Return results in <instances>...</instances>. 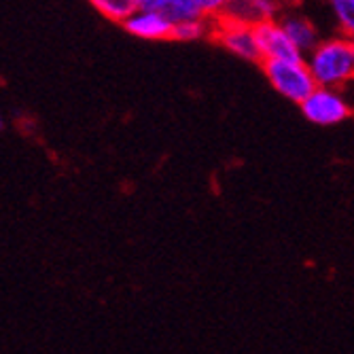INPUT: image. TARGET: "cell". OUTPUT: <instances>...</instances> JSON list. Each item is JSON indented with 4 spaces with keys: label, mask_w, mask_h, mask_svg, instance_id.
I'll list each match as a JSON object with an SVG mask.
<instances>
[{
    "label": "cell",
    "mask_w": 354,
    "mask_h": 354,
    "mask_svg": "<svg viewBox=\"0 0 354 354\" xmlns=\"http://www.w3.org/2000/svg\"><path fill=\"white\" fill-rule=\"evenodd\" d=\"M306 64L316 81V87L346 89L354 83V41L331 37L316 45L306 55Z\"/></svg>",
    "instance_id": "6da1fadb"
},
{
    "label": "cell",
    "mask_w": 354,
    "mask_h": 354,
    "mask_svg": "<svg viewBox=\"0 0 354 354\" xmlns=\"http://www.w3.org/2000/svg\"><path fill=\"white\" fill-rule=\"evenodd\" d=\"M263 73L270 85L295 104H304L310 98V93L316 89V81L308 68L306 57L293 62H261Z\"/></svg>",
    "instance_id": "7a4b0ae2"
},
{
    "label": "cell",
    "mask_w": 354,
    "mask_h": 354,
    "mask_svg": "<svg viewBox=\"0 0 354 354\" xmlns=\"http://www.w3.org/2000/svg\"><path fill=\"white\" fill-rule=\"evenodd\" d=\"M301 115L314 125H337L352 115V104L348 100L346 91L329 89V87H316L310 98L299 104Z\"/></svg>",
    "instance_id": "3957f363"
},
{
    "label": "cell",
    "mask_w": 354,
    "mask_h": 354,
    "mask_svg": "<svg viewBox=\"0 0 354 354\" xmlns=\"http://www.w3.org/2000/svg\"><path fill=\"white\" fill-rule=\"evenodd\" d=\"M223 0H138V9L157 11L172 24L218 19L223 13Z\"/></svg>",
    "instance_id": "277c9868"
},
{
    "label": "cell",
    "mask_w": 354,
    "mask_h": 354,
    "mask_svg": "<svg viewBox=\"0 0 354 354\" xmlns=\"http://www.w3.org/2000/svg\"><path fill=\"white\" fill-rule=\"evenodd\" d=\"M212 37L230 53H234L242 59H248V62H257V59L261 62L259 45H257V37H254V26L218 17L214 24Z\"/></svg>",
    "instance_id": "5b68a950"
},
{
    "label": "cell",
    "mask_w": 354,
    "mask_h": 354,
    "mask_svg": "<svg viewBox=\"0 0 354 354\" xmlns=\"http://www.w3.org/2000/svg\"><path fill=\"white\" fill-rule=\"evenodd\" d=\"M257 45H259L261 62H293L304 59V55L288 41L280 21H263L254 26Z\"/></svg>",
    "instance_id": "8992f818"
},
{
    "label": "cell",
    "mask_w": 354,
    "mask_h": 354,
    "mask_svg": "<svg viewBox=\"0 0 354 354\" xmlns=\"http://www.w3.org/2000/svg\"><path fill=\"white\" fill-rule=\"evenodd\" d=\"M123 28L130 32V35L145 39V41H166V39H172L174 24L157 11L138 9L130 19L123 24Z\"/></svg>",
    "instance_id": "52a82bcc"
},
{
    "label": "cell",
    "mask_w": 354,
    "mask_h": 354,
    "mask_svg": "<svg viewBox=\"0 0 354 354\" xmlns=\"http://www.w3.org/2000/svg\"><path fill=\"white\" fill-rule=\"evenodd\" d=\"M280 7L270 0H244V3H225L221 17L257 26L263 21H276Z\"/></svg>",
    "instance_id": "ba28073f"
},
{
    "label": "cell",
    "mask_w": 354,
    "mask_h": 354,
    "mask_svg": "<svg viewBox=\"0 0 354 354\" xmlns=\"http://www.w3.org/2000/svg\"><path fill=\"white\" fill-rule=\"evenodd\" d=\"M280 26L284 30V35L288 37L295 45V49L306 57L308 53H312L316 49V45L320 43L318 39V30L316 26L306 17V15H299V13H284L280 19Z\"/></svg>",
    "instance_id": "9c48e42d"
},
{
    "label": "cell",
    "mask_w": 354,
    "mask_h": 354,
    "mask_svg": "<svg viewBox=\"0 0 354 354\" xmlns=\"http://www.w3.org/2000/svg\"><path fill=\"white\" fill-rule=\"evenodd\" d=\"M214 24L216 19H196V21H183L174 24L172 28V41H200L208 35H214Z\"/></svg>",
    "instance_id": "30bf717a"
},
{
    "label": "cell",
    "mask_w": 354,
    "mask_h": 354,
    "mask_svg": "<svg viewBox=\"0 0 354 354\" xmlns=\"http://www.w3.org/2000/svg\"><path fill=\"white\" fill-rule=\"evenodd\" d=\"M91 5L104 17H109L111 21H119V24H125L138 11V0H93Z\"/></svg>",
    "instance_id": "8fae6325"
},
{
    "label": "cell",
    "mask_w": 354,
    "mask_h": 354,
    "mask_svg": "<svg viewBox=\"0 0 354 354\" xmlns=\"http://www.w3.org/2000/svg\"><path fill=\"white\" fill-rule=\"evenodd\" d=\"M331 11L342 30V37L354 41V0H333Z\"/></svg>",
    "instance_id": "7c38bea8"
},
{
    "label": "cell",
    "mask_w": 354,
    "mask_h": 354,
    "mask_svg": "<svg viewBox=\"0 0 354 354\" xmlns=\"http://www.w3.org/2000/svg\"><path fill=\"white\" fill-rule=\"evenodd\" d=\"M5 127V121H3V115H0V130H3Z\"/></svg>",
    "instance_id": "4fadbf2b"
}]
</instances>
